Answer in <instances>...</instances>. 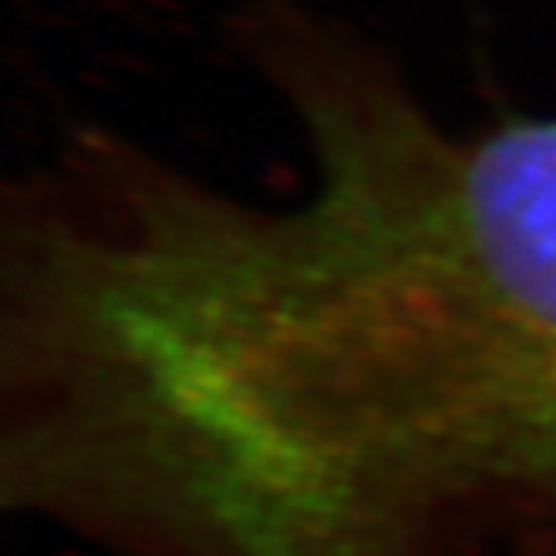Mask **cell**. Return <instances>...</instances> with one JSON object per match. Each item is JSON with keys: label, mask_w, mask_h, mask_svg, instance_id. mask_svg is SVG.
Here are the masks:
<instances>
[{"label": "cell", "mask_w": 556, "mask_h": 556, "mask_svg": "<svg viewBox=\"0 0 556 556\" xmlns=\"http://www.w3.org/2000/svg\"><path fill=\"white\" fill-rule=\"evenodd\" d=\"M292 198L85 128L8 191L14 490L231 556H403L556 516V117L453 128L363 34L245 0Z\"/></svg>", "instance_id": "obj_1"}]
</instances>
